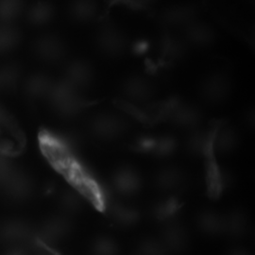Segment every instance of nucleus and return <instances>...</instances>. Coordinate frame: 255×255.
I'll list each match as a JSON object with an SVG mask.
<instances>
[{
  "label": "nucleus",
  "mask_w": 255,
  "mask_h": 255,
  "mask_svg": "<svg viewBox=\"0 0 255 255\" xmlns=\"http://www.w3.org/2000/svg\"><path fill=\"white\" fill-rule=\"evenodd\" d=\"M46 100L55 113L64 119L76 117L84 108L81 91L64 80L53 82Z\"/></svg>",
  "instance_id": "obj_1"
},
{
  "label": "nucleus",
  "mask_w": 255,
  "mask_h": 255,
  "mask_svg": "<svg viewBox=\"0 0 255 255\" xmlns=\"http://www.w3.org/2000/svg\"><path fill=\"white\" fill-rule=\"evenodd\" d=\"M71 228V221L68 216L63 213L55 215L46 219L38 231H35L31 243L37 248L44 249L64 240L70 234Z\"/></svg>",
  "instance_id": "obj_2"
},
{
  "label": "nucleus",
  "mask_w": 255,
  "mask_h": 255,
  "mask_svg": "<svg viewBox=\"0 0 255 255\" xmlns=\"http://www.w3.org/2000/svg\"><path fill=\"white\" fill-rule=\"evenodd\" d=\"M95 42L101 54L109 58L121 56L128 47L127 37L114 25H105L100 28Z\"/></svg>",
  "instance_id": "obj_3"
},
{
  "label": "nucleus",
  "mask_w": 255,
  "mask_h": 255,
  "mask_svg": "<svg viewBox=\"0 0 255 255\" xmlns=\"http://www.w3.org/2000/svg\"><path fill=\"white\" fill-rule=\"evenodd\" d=\"M127 128L123 118L114 113H101L90 123L92 134L103 141H111L120 136Z\"/></svg>",
  "instance_id": "obj_4"
},
{
  "label": "nucleus",
  "mask_w": 255,
  "mask_h": 255,
  "mask_svg": "<svg viewBox=\"0 0 255 255\" xmlns=\"http://www.w3.org/2000/svg\"><path fill=\"white\" fill-rule=\"evenodd\" d=\"M32 192L33 182L30 176L17 166L0 188L1 195L12 202L27 201L32 195Z\"/></svg>",
  "instance_id": "obj_5"
},
{
  "label": "nucleus",
  "mask_w": 255,
  "mask_h": 255,
  "mask_svg": "<svg viewBox=\"0 0 255 255\" xmlns=\"http://www.w3.org/2000/svg\"><path fill=\"white\" fill-rule=\"evenodd\" d=\"M35 231L24 220L8 219L0 223V242L11 247L21 248L27 242H32Z\"/></svg>",
  "instance_id": "obj_6"
},
{
  "label": "nucleus",
  "mask_w": 255,
  "mask_h": 255,
  "mask_svg": "<svg viewBox=\"0 0 255 255\" xmlns=\"http://www.w3.org/2000/svg\"><path fill=\"white\" fill-rule=\"evenodd\" d=\"M201 95L210 103H220L229 96V78L221 72H214L207 75L201 82Z\"/></svg>",
  "instance_id": "obj_7"
},
{
  "label": "nucleus",
  "mask_w": 255,
  "mask_h": 255,
  "mask_svg": "<svg viewBox=\"0 0 255 255\" xmlns=\"http://www.w3.org/2000/svg\"><path fill=\"white\" fill-rule=\"evenodd\" d=\"M123 96L132 103H145L154 94L153 84L146 77L131 75L126 78L121 85Z\"/></svg>",
  "instance_id": "obj_8"
},
{
  "label": "nucleus",
  "mask_w": 255,
  "mask_h": 255,
  "mask_svg": "<svg viewBox=\"0 0 255 255\" xmlns=\"http://www.w3.org/2000/svg\"><path fill=\"white\" fill-rule=\"evenodd\" d=\"M166 119L178 128L192 129L201 123L202 114L200 108L193 104L173 102Z\"/></svg>",
  "instance_id": "obj_9"
},
{
  "label": "nucleus",
  "mask_w": 255,
  "mask_h": 255,
  "mask_svg": "<svg viewBox=\"0 0 255 255\" xmlns=\"http://www.w3.org/2000/svg\"><path fill=\"white\" fill-rule=\"evenodd\" d=\"M34 52L40 60L46 63H57L64 59L66 46L61 37L46 34L38 38L34 45Z\"/></svg>",
  "instance_id": "obj_10"
},
{
  "label": "nucleus",
  "mask_w": 255,
  "mask_h": 255,
  "mask_svg": "<svg viewBox=\"0 0 255 255\" xmlns=\"http://www.w3.org/2000/svg\"><path fill=\"white\" fill-rule=\"evenodd\" d=\"M182 29V39L187 46L205 48L215 43L216 32L214 28L202 21H198L196 19Z\"/></svg>",
  "instance_id": "obj_11"
},
{
  "label": "nucleus",
  "mask_w": 255,
  "mask_h": 255,
  "mask_svg": "<svg viewBox=\"0 0 255 255\" xmlns=\"http://www.w3.org/2000/svg\"><path fill=\"white\" fill-rule=\"evenodd\" d=\"M198 9L191 4L169 6L159 15L160 22L168 27H183L197 19Z\"/></svg>",
  "instance_id": "obj_12"
},
{
  "label": "nucleus",
  "mask_w": 255,
  "mask_h": 255,
  "mask_svg": "<svg viewBox=\"0 0 255 255\" xmlns=\"http://www.w3.org/2000/svg\"><path fill=\"white\" fill-rule=\"evenodd\" d=\"M161 241L168 254L182 255L189 244V238L186 229L182 224L173 221L164 225Z\"/></svg>",
  "instance_id": "obj_13"
},
{
  "label": "nucleus",
  "mask_w": 255,
  "mask_h": 255,
  "mask_svg": "<svg viewBox=\"0 0 255 255\" xmlns=\"http://www.w3.org/2000/svg\"><path fill=\"white\" fill-rule=\"evenodd\" d=\"M63 80L77 90L82 91L88 87L93 81L91 64L84 60H75L65 68Z\"/></svg>",
  "instance_id": "obj_14"
},
{
  "label": "nucleus",
  "mask_w": 255,
  "mask_h": 255,
  "mask_svg": "<svg viewBox=\"0 0 255 255\" xmlns=\"http://www.w3.org/2000/svg\"><path fill=\"white\" fill-rule=\"evenodd\" d=\"M112 184L119 195L132 196L140 190L142 179L135 169L131 167H121L114 174Z\"/></svg>",
  "instance_id": "obj_15"
},
{
  "label": "nucleus",
  "mask_w": 255,
  "mask_h": 255,
  "mask_svg": "<svg viewBox=\"0 0 255 255\" xmlns=\"http://www.w3.org/2000/svg\"><path fill=\"white\" fill-rule=\"evenodd\" d=\"M155 186L164 193H174L183 188L186 182V176L181 168L167 166L156 174Z\"/></svg>",
  "instance_id": "obj_16"
},
{
  "label": "nucleus",
  "mask_w": 255,
  "mask_h": 255,
  "mask_svg": "<svg viewBox=\"0 0 255 255\" xmlns=\"http://www.w3.org/2000/svg\"><path fill=\"white\" fill-rule=\"evenodd\" d=\"M182 208V202L174 197H170L156 203L151 211V215L154 220L165 225L176 221Z\"/></svg>",
  "instance_id": "obj_17"
},
{
  "label": "nucleus",
  "mask_w": 255,
  "mask_h": 255,
  "mask_svg": "<svg viewBox=\"0 0 255 255\" xmlns=\"http://www.w3.org/2000/svg\"><path fill=\"white\" fill-rule=\"evenodd\" d=\"M53 82L46 74H33L25 83V92L29 99L34 101L46 99Z\"/></svg>",
  "instance_id": "obj_18"
},
{
  "label": "nucleus",
  "mask_w": 255,
  "mask_h": 255,
  "mask_svg": "<svg viewBox=\"0 0 255 255\" xmlns=\"http://www.w3.org/2000/svg\"><path fill=\"white\" fill-rule=\"evenodd\" d=\"M99 6L95 0H72L68 13L74 21L86 24L97 17Z\"/></svg>",
  "instance_id": "obj_19"
},
{
  "label": "nucleus",
  "mask_w": 255,
  "mask_h": 255,
  "mask_svg": "<svg viewBox=\"0 0 255 255\" xmlns=\"http://www.w3.org/2000/svg\"><path fill=\"white\" fill-rule=\"evenodd\" d=\"M249 230V219L243 210L235 209L224 217V234L229 237H244Z\"/></svg>",
  "instance_id": "obj_20"
},
{
  "label": "nucleus",
  "mask_w": 255,
  "mask_h": 255,
  "mask_svg": "<svg viewBox=\"0 0 255 255\" xmlns=\"http://www.w3.org/2000/svg\"><path fill=\"white\" fill-rule=\"evenodd\" d=\"M198 226L207 236H219L224 234V217L214 210H205L199 215Z\"/></svg>",
  "instance_id": "obj_21"
},
{
  "label": "nucleus",
  "mask_w": 255,
  "mask_h": 255,
  "mask_svg": "<svg viewBox=\"0 0 255 255\" xmlns=\"http://www.w3.org/2000/svg\"><path fill=\"white\" fill-rule=\"evenodd\" d=\"M187 45L182 37H178L172 33H166L161 37L160 49L162 54L169 61L181 60L186 53Z\"/></svg>",
  "instance_id": "obj_22"
},
{
  "label": "nucleus",
  "mask_w": 255,
  "mask_h": 255,
  "mask_svg": "<svg viewBox=\"0 0 255 255\" xmlns=\"http://www.w3.org/2000/svg\"><path fill=\"white\" fill-rule=\"evenodd\" d=\"M213 146V138L209 132L203 130H195L186 141V148L190 154L201 157L209 154Z\"/></svg>",
  "instance_id": "obj_23"
},
{
  "label": "nucleus",
  "mask_w": 255,
  "mask_h": 255,
  "mask_svg": "<svg viewBox=\"0 0 255 255\" xmlns=\"http://www.w3.org/2000/svg\"><path fill=\"white\" fill-rule=\"evenodd\" d=\"M109 215L111 219L118 225L123 227L132 226L136 224L140 219V213L138 212V210L121 203L111 205Z\"/></svg>",
  "instance_id": "obj_24"
},
{
  "label": "nucleus",
  "mask_w": 255,
  "mask_h": 255,
  "mask_svg": "<svg viewBox=\"0 0 255 255\" xmlns=\"http://www.w3.org/2000/svg\"><path fill=\"white\" fill-rule=\"evenodd\" d=\"M238 144L237 131L233 128L223 126L217 131L213 138V146L215 149L222 154H227L234 151Z\"/></svg>",
  "instance_id": "obj_25"
},
{
  "label": "nucleus",
  "mask_w": 255,
  "mask_h": 255,
  "mask_svg": "<svg viewBox=\"0 0 255 255\" xmlns=\"http://www.w3.org/2000/svg\"><path fill=\"white\" fill-rule=\"evenodd\" d=\"M55 15L53 4L48 0H38L28 10V20L35 26H45Z\"/></svg>",
  "instance_id": "obj_26"
},
{
  "label": "nucleus",
  "mask_w": 255,
  "mask_h": 255,
  "mask_svg": "<svg viewBox=\"0 0 255 255\" xmlns=\"http://www.w3.org/2000/svg\"><path fill=\"white\" fill-rule=\"evenodd\" d=\"M59 205L63 214L68 216L82 209L83 199L82 195L74 189L64 190L59 197Z\"/></svg>",
  "instance_id": "obj_27"
},
{
  "label": "nucleus",
  "mask_w": 255,
  "mask_h": 255,
  "mask_svg": "<svg viewBox=\"0 0 255 255\" xmlns=\"http://www.w3.org/2000/svg\"><path fill=\"white\" fill-rule=\"evenodd\" d=\"M24 0H0V25H9L23 10Z\"/></svg>",
  "instance_id": "obj_28"
},
{
  "label": "nucleus",
  "mask_w": 255,
  "mask_h": 255,
  "mask_svg": "<svg viewBox=\"0 0 255 255\" xmlns=\"http://www.w3.org/2000/svg\"><path fill=\"white\" fill-rule=\"evenodd\" d=\"M20 71L13 64H5L0 66V92L13 90L18 84Z\"/></svg>",
  "instance_id": "obj_29"
},
{
  "label": "nucleus",
  "mask_w": 255,
  "mask_h": 255,
  "mask_svg": "<svg viewBox=\"0 0 255 255\" xmlns=\"http://www.w3.org/2000/svg\"><path fill=\"white\" fill-rule=\"evenodd\" d=\"M178 147L177 139L171 135H164L155 139L154 146L151 153L159 158H167L176 152Z\"/></svg>",
  "instance_id": "obj_30"
},
{
  "label": "nucleus",
  "mask_w": 255,
  "mask_h": 255,
  "mask_svg": "<svg viewBox=\"0 0 255 255\" xmlns=\"http://www.w3.org/2000/svg\"><path fill=\"white\" fill-rule=\"evenodd\" d=\"M19 42L18 32L9 25H0V54L12 50Z\"/></svg>",
  "instance_id": "obj_31"
},
{
  "label": "nucleus",
  "mask_w": 255,
  "mask_h": 255,
  "mask_svg": "<svg viewBox=\"0 0 255 255\" xmlns=\"http://www.w3.org/2000/svg\"><path fill=\"white\" fill-rule=\"evenodd\" d=\"M92 252L94 255H118L119 248L118 243L109 237L96 238L92 244Z\"/></svg>",
  "instance_id": "obj_32"
},
{
  "label": "nucleus",
  "mask_w": 255,
  "mask_h": 255,
  "mask_svg": "<svg viewBox=\"0 0 255 255\" xmlns=\"http://www.w3.org/2000/svg\"><path fill=\"white\" fill-rule=\"evenodd\" d=\"M138 255H169L161 240L147 237L138 244Z\"/></svg>",
  "instance_id": "obj_33"
},
{
  "label": "nucleus",
  "mask_w": 255,
  "mask_h": 255,
  "mask_svg": "<svg viewBox=\"0 0 255 255\" xmlns=\"http://www.w3.org/2000/svg\"><path fill=\"white\" fill-rule=\"evenodd\" d=\"M155 138L150 136L139 137L134 143V148L139 152H151L154 146Z\"/></svg>",
  "instance_id": "obj_34"
},
{
  "label": "nucleus",
  "mask_w": 255,
  "mask_h": 255,
  "mask_svg": "<svg viewBox=\"0 0 255 255\" xmlns=\"http://www.w3.org/2000/svg\"><path fill=\"white\" fill-rule=\"evenodd\" d=\"M13 119L9 117L7 112L0 106V134L6 130L12 123Z\"/></svg>",
  "instance_id": "obj_35"
},
{
  "label": "nucleus",
  "mask_w": 255,
  "mask_h": 255,
  "mask_svg": "<svg viewBox=\"0 0 255 255\" xmlns=\"http://www.w3.org/2000/svg\"><path fill=\"white\" fill-rule=\"evenodd\" d=\"M130 7H135L136 9H143L153 6L158 0H126Z\"/></svg>",
  "instance_id": "obj_36"
},
{
  "label": "nucleus",
  "mask_w": 255,
  "mask_h": 255,
  "mask_svg": "<svg viewBox=\"0 0 255 255\" xmlns=\"http://www.w3.org/2000/svg\"><path fill=\"white\" fill-rule=\"evenodd\" d=\"M228 255H252L249 251H247L243 248H236L232 250Z\"/></svg>",
  "instance_id": "obj_37"
},
{
  "label": "nucleus",
  "mask_w": 255,
  "mask_h": 255,
  "mask_svg": "<svg viewBox=\"0 0 255 255\" xmlns=\"http://www.w3.org/2000/svg\"><path fill=\"white\" fill-rule=\"evenodd\" d=\"M6 255H27V254L22 248H12Z\"/></svg>",
  "instance_id": "obj_38"
},
{
  "label": "nucleus",
  "mask_w": 255,
  "mask_h": 255,
  "mask_svg": "<svg viewBox=\"0 0 255 255\" xmlns=\"http://www.w3.org/2000/svg\"><path fill=\"white\" fill-rule=\"evenodd\" d=\"M39 255H51L50 254H48V253H44V252H42L41 254Z\"/></svg>",
  "instance_id": "obj_39"
}]
</instances>
